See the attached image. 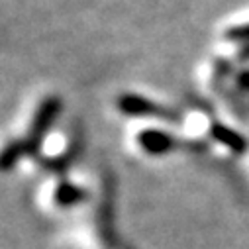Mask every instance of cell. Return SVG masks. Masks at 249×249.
<instances>
[{"instance_id": "6da1fadb", "label": "cell", "mask_w": 249, "mask_h": 249, "mask_svg": "<svg viewBox=\"0 0 249 249\" xmlns=\"http://www.w3.org/2000/svg\"><path fill=\"white\" fill-rule=\"evenodd\" d=\"M61 108H63V104H61L59 96H47V98L41 100V104L37 106V110L34 114L30 132L24 138V147H26V155L28 157L39 155V149L43 145V138L55 124Z\"/></svg>"}, {"instance_id": "7a4b0ae2", "label": "cell", "mask_w": 249, "mask_h": 249, "mask_svg": "<svg viewBox=\"0 0 249 249\" xmlns=\"http://www.w3.org/2000/svg\"><path fill=\"white\" fill-rule=\"evenodd\" d=\"M116 106L122 114L132 116V118H155V120H163V122H180L178 112H175L163 104H157L145 96L132 94V92L120 94Z\"/></svg>"}, {"instance_id": "3957f363", "label": "cell", "mask_w": 249, "mask_h": 249, "mask_svg": "<svg viewBox=\"0 0 249 249\" xmlns=\"http://www.w3.org/2000/svg\"><path fill=\"white\" fill-rule=\"evenodd\" d=\"M136 142L140 145L142 151H145L147 155H165L169 151H173L177 147V140L163 132V130H142L138 136H136Z\"/></svg>"}, {"instance_id": "277c9868", "label": "cell", "mask_w": 249, "mask_h": 249, "mask_svg": "<svg viewBox=\"0 0 249 249\" xmlns=\"http://www.w3.org/2000/svg\"><path fill=\"white\" fill-rule=\"evenodd\" d=\"M208 132H210V138H212L214 142L222 143L224 147H228V149H230L231 153H235V155L245 153L247 147H249L245 136H241L239 132L231 130L230 126H226V124H222V122H212L210 128H208Z\"/></svg>"}, {"instance_id": "5b68a950", "label": "cell", "mask_w": 249, "mask_h": 249, "mask_svg": "<svg viewBox=\"0 0 249 249\" xmlns=\"http://www.w3.org/2000/svg\"><path fill=\"white\" fill-rule=\"evenodd\" d=\"M87 198V191L81 189V186L69 182V180H63L55 186L53 191V202L59 206V208H71V206H77L79 202H83Z\"/></svg>"}, {"instance_id": "8992f818", "label": "cell", "mask_w": 249, "mask_h": 249, "mask_svg": "<svg viewBox=\"0 0 249 249\" xmlns=\"http://www.w3.org/2000/svg\"><path fill=\"white\" fill-rule=\"evenodd\" d=\"M26 155V147H24V140L20 142H10L8 145H4L2 155H0V167H2L4 173H10L18 161Z\"/></svg>"}, {"instance_id": "52a82bcc", "label": "cell", "mask_w": 249, "mask_h": 249, "mask_svg": "<svg viewBox=\"0 0 249 249\" xmlns=\"http://www.w3.org/2000/svg\"><path fill=\"white\" fill-rule=\"evenodd\" d=\"M224 37L228 41H235V43H247L249 45V22L247 24H237L231 26L224 32Z\"/></svg>"}, {"instance_id": "ba28073f", "label": "cell", "mask_w": 249, "mask_h": 249, "mask_svg": "<svg viewBox=\"0 0 249 249\" xmlns=\"http://www.w3.org/2000/svg\"><path fill=\"white\" fill-rule=\"evenodd\" d=\"M235 83H237V87H239L243 92H249V69H247V71H241V73L237 75Z\"/></svg>"}]
</instances>
